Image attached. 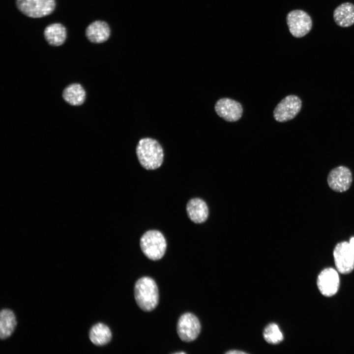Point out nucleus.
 I'll list each match as a JSON object with an SVG mask.
<instances>
[{
	"instance_id": "nucleus-12",
	"label": "nucleus",
	"mask_w": 354,
	"mask_h": 354,
	"mask_svg": "<svg viewBox=\"0 0 354 354\" xmlns=\"http://www.w3.org/2000/svg\"><path fill=\"white\" fill-rule=\"evenodd\" d=\"M186 209L188 217L195 223H204L208 218V206L206 203L200 198H194L189 200Z\"/></svg>"
},
{
	"instance_id": "nucleus-15",
	"label": "nucleus",
	"mask_w": 354,
	"mask_h": 354,
	"mask_svg": "<svg viewBox=\"0 0 354 354\" xmlns=\"http://www.w3.org/2000/svg\"><path fill=\"white\" fill-rule=\"evenodd\" d=\"M62 97L69 105L78 106L85 102L86 92L81 84L75 83L69 85L63 89Z\"/></svg>"
},
{
	"instance_id": "nucleus-10",
	"label": "nucleus",
	"mask_w": 354,
	"mask_h": 354,
	"mask_svg": "<svg viewBox=\"0 0 354 354\" xmlns=\"http://www.w3.org/2000/svg\"><path fill=\"white\" fill-rule=\"evenodd\" d=\"M327 181L332 190L337 192H343L350 187L353 176L348 168L341 166L333 169L329 172Z\"/></svg>"
},
{
	"instance_id": "nucleus-6",
	"label": "nucleus",
	"mask_w": 354,
	"mask_h": 354,
	"mask_svg": "<svg viewBox=\"0 0 354 354\" xmlns=\"http://www.w3.org/2000/svg\"><path fill=\"white\" fill-rule=\"evenodd\" d=\"M201 326L198 318L191 313H185L178 319L177 331L179 338L184 342H190L199 336Z\"/></svg>"
},
{
	"instance_id": "nucleus-7",
	"label": "nucleus",
	"mask_w": 354,
	"mask_h": 354,
	"mask_svg": "<svg viewBox=\"0 0 354 354\" xmlns=\"http://www.w3.org/2000/svg\"><path fill=\"white\" fill-rule=\"evenodd\" d=\"M301 106V100L297 96H287L275 108L273 111L274 118L280 122L290 120L298 114Z\"/></svg>"
},
{
	"instance_id": "nucleus-2",
	"label": "nucleus",
	"mask_w": 354,
	"mask_h": 354,
	"mask_svg": "<svg viewBox=\"0 0 354 354\" xmlns=\"http://www.w3.org/2000/svg\"><path fill=\"white\" fill-rule=\"evenodd\" d=\"M138 159L146 170L159 168L164 160V151L160 144L155 139L145 138L141 139L136 147Z\"/></svg>"
},
{
	"instance_id": "nucleus-5",
	"label": "nucleus",
	"mask_w": 354,
	"mask_h": 354,
	"mask_svg": "<svg viewBox=\"0 0 354 354\" xmlns=\"http://www.w3.org/2000/svg\"><path fill=\"white\" fill-rule=\"evenodd\" d=\"M289 31L296 38L306 35L311 30L312 21L310 15L300 9H295L289 12L286 17Z\"/></svg>"
},
{
	"instance_id": "nucleus-14",
	"label": "nucleus",
	"mask_w": 354,
	"mask_h": 354,
	"mask_svg": "<svg viewBox=\"0 0 354 354\" xmlns=\"http://www.w3.org/2000/svg\"><path fill=\"white\" fill-rule=\"evenodd\" d=\"M333 18L339 26L346 28L354 24V5L350 2L343 3L333 12Z\"/></svg>"
},
{
	"instance_id": "nucleus-1",
	"label": "nucleus",
	"mask_w": 354,
	"mask_h": 354,
	"mask_svg": "<svg viewBox=\"0 0 354 354\" xmlns=\"http://www.w3.org/2000/svg\"><path fill=\"white\" fill-rule=\"evenodd\" d=\"M134 294L137 305L144 311L150 312L158 304V287L155 281L150 277H142L137 280Z\"/></svg>"
},
{
	"instance_id": "nucleus-13",
	"label": "nucleus",
	"mask_w": 354,
	"mask_h": 354,
	"mask_svg": "<svg viewBox=\"0 0 354 354\" xmlns=\"http://www.w3.org/2000/svg\"><path fill=\"white\" fill-rule=\"evenodd\" d=\"M110 29L108 24L100 20L91 23L86 30L87 37L90 42L94 43H101L107 41L110 36Z\"/></svg>"
},
{
	"instance_id": "nucleus-8",
	"label": "nucleus",
	"mask_w": 354,
	"mask_h": 354,
	"mask_svg": "<svg viewBox=\"0 0 354 354\" xmlns=\"http://www.w3.org/2000/svg\"><path fill=\"white\" fill-rule=\"evenodd\" d=\"M333 256L337 270L342 274H348L354 268V253L349 243L346 241L338 243L334 250Z\"/></svg>"
},
{
	"instance_id": "nucleus-17",
	"label": "nucleus",
	"mask_w": 354,
	"mask_h": 354,
	"mask_svg": "<svg viewBox=\"0 0 354 354\" xmlns=\"http://www.w3.org/2000/svg\"><path fill=\"white\" fill-rule=\"evenodd\" d=\"M112 337V332L109 327L100 323L92 326L89 332L90 340L97 346L106 345L110 342Z\"/></svg>"
},
{
	"instance_id": "nucleus-9",
	"label": "nucleus",
	"mask_w": 354,
	"mask_h": 354,
	"mask_svg": "<svg viewBox=\"0 0 354 354\" xmlns=\"http://www.w3.org/2000/svg\"><path fill=\"white\" fill-rule=\"evenodd\" d=\"M217 115L228 122H236L242 117L243 108L237 101L229 98L218 100L214 106Z\"/></svg>"
},
{
	"instance_id": "nucleus-21",
	"label": "nucleus",
	"mask_w": 354,
	"mask_h": 354,
	"mask_svg": "<svg viewBox=\"0 0 354 354\" xmlns=\"http://www.w3.org/2000/svg\"><path fill=\"white\" fill-rule=\"evenodd\" d=\"M349 245L352 251L354 253V237L351 238V239H350Z\"/></svg>"
},
{
	"instance_id": "nucleus-20",
	"label": "nucleus",
	"mask_w": 354,
	"mask_h": 354,
	"mask_svg": "<svg viewBox=\"0 0 354 354\" xmlns=\"http://www.w3.org/2000/svg\"><path fill=\"white\" fill-rule=\"evenodd\" d=\"M226 354H247L246 352H244L243 351H241L239 350H231L226 353Z\"/></svg>"
},
{
	"instance_id": "nucleus-4",
	"label": "nucleus",
	"mask_w": 354,
	"mask_h": 354,
	"mask_svg": "<svg viewBox=\"0 0 354 354\" xmlns=\"http://www.w3.org/2000/svg\"><path fill=\"white\" fill-rule=\"evenodd\" d=\"M16 4L22 13L31 18L50 15L56 6L55 0H16Z\"/></svg>"
},
{
	"instance_id": "nucleus-16",
	"label": "nucleus",
	"mask_w": 354,
	"mask_h": 354,
	"mask_svg": "<svg viewBox=\"0 0 354 354\" xmlns=\"http://www.w3.org/2000/svg\"><path fill=\"white\" fill-rule=\"evenodd\" d=\"M44 35L48 43L53 46L62 45L66 38V30L64 26L59 23L48 25L45 29Z\"/></svg>"
},
{
	"instance_id": "nucleus-18",
	"label": "nucleus",
	"mask_w": 354,
	"mask_h": 354,
	"mask_svg": "<svg viewBox=\"0 0 354 354\" xmlns=\"http://www.w3.org/2000/svg\"><path fill=\"white\" fill-rule=\"evenodd\" d=\"M17 324L16 317L12 311L2 309L0 313V337L5 339L14 332Z\"/></svg>"
},
{
	"instance_id": "nucleus-19",
	"label": "nucleus",
	"mask_w": 354,
	"mask_h": 354,
	"mask_svg": "<svg viewBox=\"0 0 354 354\" xmlns=\"http://www.w3.org/2000/svg\"><path fill=\"white\" fill-rule=\"evenodd\" d=\"M263 336L265 340L271 344H277L283 340V334L275 323L269 324L265 327Z\"/></svg>"
},
{
	"instance_id": "nucleus-11",
	"label": "nucleus",
	"mask_w": 354,
	"mask_h": 354,
	"mask_svg": "<svg viewBox=\"0 0 354 354\" xmlns=\"http://www.w3.org/2000/svg\"><path fill=\"white\" fill-rule=\"evenodd\" d=\"M317 286L321 293L325 296H331L338 291L340 280L337 271L332 268L324 269L317 279Z\"/></svg>"
},
{
	"instance_id": "nucleus-3",
	"label": "nucleus",
	"mask_w": 354,
	"mask_h": 354,
	"mask_svg": "<svg viewBox=\"0 0 354 354\" xmlns=\"http://www.w3.org/2000/svg\"><path fill=\"white\" fill-rule=\"evenodd\" d=\"M140 245L144 254L153 261L161 259L167 248V242L164 235L157 230L145 232L141 237Z\"/></svg>"
}]
</instances>
